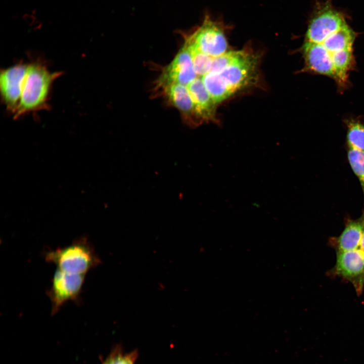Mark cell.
I'll return each instance as SVG.
<instances>
[{
  "instance_id": "6da1fadb",
  "label": "cell",
  "mask_w": 364,
  "mask_h": 364,
  "mask_svg": "<svg viewBox=\"0 0 364 364\" xmlns=\"http://www.w3.org/2000/svg\"><path fill=\"white\" fill-rule=\"evenodd\" d=\"M38 63L28 64L21 99L14 117L44 109L53 82L60 75Z\"/></svg>"
},
{
  "instance_id": "7a4b0ae2",
  "label": "cell",
  "mask_w": 364,
  "mask_h": 364,
  "mask_svg": "<svg viewBox=\"0 0 364 364\" xmlns=\"http://www.w3.org/2000/svg\"><path fill=\"white\" fill-rule=\"evenodd\" d=\"M46 259L55 264L57 269L83 275H85L101 262L93 248L85 238L78 239L68 246L48 252Z\"/></svg>"
},
{
  "instance_id": "3957f363",
  "label": "cell",
  "mask_w": 364,
  "mask_h": 364,
  "mask_svg": "<svg viewBox=\"0 0 364 364\" xmlns=\"http://www.w3.org/2000/svg\"><path fill=\"white\" fill-rule=\"evenodd\" d=\"M336 262L329 275L352 284L356 291L364 288V231L360 242L352 250L336 252Z\"/></svg>"
},
{
  "instance_id": "277c9868",
  "label": "cell",
  "mask_w": 364,
  "mask_h": 364,
  "mask_svg": "<svg viewBox=\"0 0 364 364\" xmlns=\"http://www.w3.org/2000/svg\"><path fill=\"white\" fill-rule=\"evenodd\" d=\"M185 36L212 58L226 52L228 42L222 28L208 16H205L202 24L192 33Z\"/></svg>"
},
{
  "instance_id": "5b68a950",
  "label": "cell",
  "mask_w": 364,
  "mask_h": 364,
  "mask_svg": "<svg viewBox=\"0 0 364 364\" xmlns=\"http://www.w3.org/2000/svg\"><path fill=\"white\" fill-rule=\"evenodd\" d=\"M258 63V56L243 50L241 55L220 75L235 93L256 82Z\"/></svg>"
},
{
  "instance_id": "8992f818",
  "label": "cell",
  "mask_w": 364,
  "mask_h": 364,
  "mask_svg": "<svg viewBox=\"0 0 364 364\" xmlns=\"http://www.w3.org/2000/svg\"><path fill=\"white\" fill-rule=\"evenodd\" d=\"M346 24L342 15L326 3L316 8L309 23L306 41L322 43L331 34Z\"/></svg>"
},
{
  "instance_id": "52a82bcc",
  "label": "cell",
  "mask_w": 364,
  "mask_h": 364,
  "mask_svg": "<svg viewBox=\"0 0 364 364\" xmlns=\"http://www.w3.org/2000/svg\"><path fill=\"white\" fill-rule=\"evenodd\" d=\"M85 275L69 273L57 268L48 294L52 314L58 312L67 302L77 298L81 293Z\"/></svg>"
},
{
  "instance_id": "ba28073f",
  "label": "cell",
  "mask_w": 364,
  "mask_h": 364,
  "mask_svg": "<svg viewBox=\"0 0 364 364\" xmlns=\"http://www.w3.org/2000/svg\"><path fill=\"white\" fill-rule=\"evenodd\" d=\"M196 77L191 54L184 43L172 61L163 69L156 86L159 89L173 83L187 86Z\"/></svg>"
},
{
  "instance_id": "9c48e42d",
  "label": "cell",
  "mask_w": 364,
  "mask_h": 364,
  "mask_svg": "<svg viewBox=\"0 0 364 364\" xmlns=\"http://www.w3.org/2000/svg\"><path fill=\"white\" fill-rule=\"evenodd\" d=\"M27 67L28 64L20 63L2 70L1 72V96L7 109L14 115L20 103Z\"/></svg>"
},
{
  "instance_id": "30bf717a",
  "label": "cell",
  "mask_w": 364,
  "mask_h": 364,
  "mask_svg": "<svg viewBox=\"0 0 364 364\" xmlns=\"http://www.w3.org/2000/svg\"><path fill=\"white\" fill-rule=\"evenodd\" d=\"M302 50L306 71L335 80L331 55L322 43L306 41Z\"/></svg>"
},
{
  "instance_id": "8fae6325",
  "label": "cell",
  "mask_w": 364,
  "mask_h": 364,
  "mask_svg": "<svg viewBox=\"0 0 364 364\" xmlns=\"http://www.w3.org/2000/svg\"><path fill=\"white\" fill-rule=\"evenodd\" d=\"M187 86L194 104L197 119L214 121L216 104L206 89L202 79L196 77Z\"/></svg>"
},
{
  "instance_id": "7c38bea8",
  "label": "cell",
  "mask_w": 364,
  "mask_h": 364,
  "mask_svg": "<svg viewBox=\"0 0 364 364\" xmlns=\"http://www.w3.org/2000/svg\"><path fill=\"white\" fill-rule=\"evenodd\" d=\"M162 89L168 101L178 110L187 123L191 125H197V118L187 86L173 83Z\"/></svg>"
},
{
  "instance_id": "4fadbf2b",
  "label": "cell",
  "mask_w": 364,
  "mask_h": 364,
  "mask_svg": "<svg viewBox=\"0 0 364 364\" xmlns=\"http://www.w3.org/2000/svg\"><path fill=\"white\" fill-rule=\"evenodd\" d=\"M364 231V212L356 219H348L339 236L332 237L329 244L336 252L352 250L361 239Z\"/></svg>"
},
{
  "instance_id": "5bb4252c",
  "label": "cell",
  "mask_w": 364,
  "mask_h": 364,
  "mask_svg": "<svg viewBox=\"0 0 364 364\" xmlns=\"http://www.w3.org/2000/svg\"><path fill=\"white\" fill-rule=\"evenodd\" d=\"M201 78L216 105L227 99L235 93L220 74L208 72Z\"/></svg>"
},
{
  "instance_id": "9a60e30c",
  "label": "cell",
  "mask_w": 364,
  "mask_h": 364,
  "mask_svg": "<svg viewBox=\"0 0 364 364\" xmlns=\"http://www.w3.org/2000/svg\"><path fill=\"white\" fill-rule=\"evenodd\" d=\"M355 38L354 32L346 24L339 30L331 34L322 44L330 53H333L352 48Z\"/></svg>"
},
{
  "instance_id": "2e32d148",
  "label": "cell",
  "mask_w": 364,
  "mask_h": 364,
  "mask_svg": "<svg viewBox=\"0 0 364 364\" xmlns=\"http://www.w3.org/2000/svg\"><path fill=\"white\" fill-rule=\"evenodd\" d=\"M330 54L335 72V80L339 85L344 86L347 81V73L353 64L352 48Z\"/></svg>"
},
{
  "instance_id": "e0dca14e",
  "label": "cell",
  "mask_w": 364,
  "mask_h": 364,
  "mask_svg": "<svg viewBox=\"0 0 364 364\" xmlns=\"http://www.w3.org/2000/svg\"><path fill=\"white\" fill-rule=\"evenodd\" d=\"M184 43L191 54L197 77L201 78L210 71L213 58L200 50L186 36Z\"/></svg>"
},
{
  "instance_id": "ac0fdd59",
  "label": "cell",
  "mask_w": 364,
  "mask_h": 364,
  "mask_svg": "<svg viewBox=\"0 0 364 364\" xmlns=\"http://www.w3.org/2000/svg\"><path fill=\"white\" fill-rule=\"evenodd\" d=\"M348 148L364 151V124L353 119L346 121Z\"/></svg>"
},
{
  "instance_id": "d6986e66",
  "label": "cell",
  "mask_w": 364,
  "mask_h": 364,
  "mask_svg": "<svg viewBox=\"0 0 364 364\" xmlns=\"http://www.w3.org/2000/svg\"><path fill=\"white\" fill-rule=\"evenodd\" d=\"M347 159L360 184L364 197V151L348 148Z\"/></svg>"
},
{
  "instance_id": "ffe728a7",
  "label": "cell",
  "mask_w": 364,
  "mask_h": 364,
  "mask_svg": "<svg viewBox=\"0 0 364 364\" xmlns=\"http://www.w3.org/2000/svg\"><path fill=\"white\" fill-rule=\"evenodd\" d=\"M242 51L243 50L226 52L222 55L213 58L209 72L220 74L241 55Z\"/></svg>"
},
{
  "instance_id": "44dd1931",
  "label": "cell",
  "mask_w": 364,
  "mask_h": 364,
  "mask_svg": "<svg viewBox=\"0 0 364 364\" xmlns=\"http://www.w3.org/2000/svg\"><path fill=\"white\" fill-rule=\"evenodd\" d=\"M23 19L26 22L30 24H32L36 20L35 17L33 14L27 13L24 14Z\"/></svg>"
},
{
  "instance_id": "7402d4cb",
  "label": "cell",
  "mask_w": 364,
  "mask_h": 364,
  "mask_svg": "<svg viewBox=\"0 0 364 364\" xmlns=\"http://www.w3.org/2000/svg\"><path fill=\"white\" fill-rule=\"evenodd\" d=\"M102 364H120L112 356L109 355Z\"/></svg>"
}]
</instances>
